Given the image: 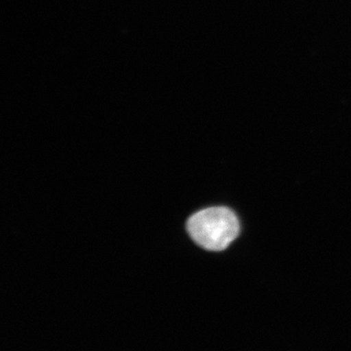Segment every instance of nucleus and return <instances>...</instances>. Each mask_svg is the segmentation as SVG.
<instances>
[{"instance_id": "1", "label": "nucleus", "mask_w": 351, "mask_h": 351, "mask_svg": "<svg viewBox=\"0 0 351 351\" xmlns=\"http://www.w3.org/2000/svg\"><path fill=\"white\" fill-rule=\"evenodd\" d=\"M188 232L196 243L210 251H221L239 237V219L226 207H212L189 218Z\"/></svg>"}]
</instances>
